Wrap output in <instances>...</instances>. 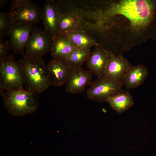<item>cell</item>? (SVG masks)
Here are the masks:
<instances>
[{
    "mask_svg": "<svg viewBox=\"0 0 156 156\" xmlns=\"http://www.w3.org/2000/svg\"><path fill=\"white\" fill-rule=\"evenodd\" d=\"M10 49L9 40H0V62L6 58L8 51Z\"/></svg>",
    "mask_w": 156,
    "mask_h": 156,
    "instance_id": "21",
    "label": "cell"
},
{
    "mask_svg": "<svg viewBox=\"0 0 156 156\" xmlns=\"http://www.w3.org/2000/svg\"><path fill=\"white\" fill-rule=\"evenodd\" d=\"M131 66L129 61L123 56H117L110 53L104 75L118 81L122 82L125 74Z\"/></svg>",
    "mask_w": 156,
    "mask_h": 156,
    "instance_id": "13",
    "label": "cell"
},
{
    "mask_svg": "<svg viewBox=\"0 0 156 156\" xmlns=\"http://www.w3.org/2000/svg\"><path fill=\"white\" fill-rule=\"evenodd\" d=\"M122 82L105 75L98 77L88 89L87 96L89 99L101 103L110 97L124 91Z\"/></svg>",
    "mask_w": 156,
    "mask_h": 156,
    "instance_id": "6",
    "label": "cell"
},
{
    "mask_svg": "<svg viewBox=\"0 0 156 156\" xmlns=\"http://www.w3.org/2000/svg\"><path fill=\"white\" fill-rule=\"evenodd\" d=\"M64 34L78 48L91 49L92 47L99 45L87 33L82 25L74 31Z\"/></svg>",
    "mask_w": 156,
    "mask_h": 156,
    "instance_id": "17",
    "label": "cell"
},
{
    "mask_svg": "<svg viewBox=\"0 0 156 156\" xmlns=\"http://www.w3.org/2000/svg\"><path fill=\"white\" fill-rule=\"evenodd\" d=\"M90 49L76 48L66 59L71 68L81 66L90 54Z\"/></svg>",
    "mask_w": 156,
    "mask_h": 156,
    "instance_id": "19",
    "label": "cell"
},
{
    "mask_svg": "<svg viewBox=\"0 0 156 156\" xmlns=\"http://www.w3.org/2000/svg\"><path fill=\"white\" fill-rule=\"evenodd\" d=\"M82 17L77 11H63L58 24V33H71L82 25Z\"/></svg>",
    "mask_w": 156,
    "mask_h": 156,
    "instance_id": "16",
    "label": "cell"
},
{
    "mask_svg": "<svg viewBox=\"0 0 156 156\" xmlns=\"http://www.w3.org/2000/svg\"><path fill=\"white\" fill-rule=\"evenodd\" d=\"M11 1L12 4L9 13L13 23L34 25L41 20L42 9L31 1Z\"/></svg>",
    "mask_w": 156,
    "mask_h": 156,
    "instance_id": "5",
    "label": "cell"
},
{
    "mask_svg": "<svg viewBox=\"0 0 156 156\" xmlns=\"http://www.w3.org/2000/svg\"><path fill=\"white\" fill-rule=\"evenodd\" d=\"M148 75V70L144 66L132 65L123 78L122 81L123 86L128 90L136 88L143 83Z\"/></svg>",
    "mask_w": 156,
    "mask_h": 156,
    "instance_id": "15",
    "label": "cell"
},
{
    "mask_svg": "<svg viewBox=\"0 0 156 156\" xmlns=\"http://www.w3.org/2000/svg\"><path fill=\"white\" fill-rule=\"evenodd\" d=\"M92 16L100 45L110 53L124 51L148 39L156 40V0L97 1Z\"/></svg>",
    "mask_w": 156,
    "mask_h": 156,
    "instance_id": "1",
    "label": "cell"
},
{
    "mask_svg": "<svg viewBox=\"0 0 156 156\" xmlns=\"http://www.w3.org/2000/svg\"><path fill=\"white\" fill-rule=\"evenodd\" d=\"M23 56L18 62L28 90L35 94L43 92L51 86L47 65L42 57L25 55Z\"/></svg>",
    "mask_w": 156,
    "mask_h": 156,
    "instance_id": "2",
    "label": "cell"
},
{
    "mask_svg": "<svg viewBox=\"0 0 156 156\" xmlns=\"http://www.w3.org/2000/svg\"><path fill=\"white\" fill-rule=\"evenodd\" d=\"M13 25L12 19L10 13L0 12V40H3L6 35L9 36Z\"/></svg>",
    "mask_w": 156,
    "mask_h": 156,
    "instance_id": "20",
    "label": "cell"
},
{
    "mask_svg": "<svg viewBox=\"0 0 156 156\" xmlns=\"http://www.w3.org/2000/svg\"><path fill=\"white\" fill-rule=\"evenodd\" d=\"M118 114L128 110L134 104L132 97L128 91H122L108 98L106 101Z\"/></svg>",
    "mask_w": 156,
    "mask_h": 156,
    "instance_id": "18",
    "label": "cell"
},
{
    "mask_svg": "<svg viewBox=\"0 0 156 156\" xmlns=\"http://www.w3.org/2000/svg\"><path fill=\"white\" fill-rule=\"evenodd\" d=\"M94 47L86 61V65L89 70L99 77L105 73L110 53L100 45Z\"/></svg>",
    "mask_w": 156,
    "mask_h": 156,
    "instance_id": "12",
    "label": "cell"
},
{
    "mask_svg": "<svg viewBox=\"0 0 156 156\" xmlns=\"http://www.w3.org/2000/svg\"><path fill=\"white\" fill-rule=\"evenodd\" d=\"M92 79V73L89 70H85L81 66L71 68L66 83L65 91L73 94L81 93Z\"/></svg>",
    "mask_w": 156,
    "mask_h": 156,
    "instance_id": "8",
    "label": "cell"
},
{
    "mask_svg": "<svg viewBox=\"0 0 156 156\" xmlns=\"http://www.w3.org/2000/svg\"><path fill=\"white\" fill-rule=\"evenodd\" d=\"M20 64L14 60L13 55H8L0 62V94L8 90L24 89L25 83Z\"/></svg>",
    "mask_w": 156,
    "mask_h": 156,
    "instance_id": "4",
    "label": "cell"
},
{
    "mask_svg": "<svg viewBox=\"0 0 156 156\" xmlns=\"http://www.w3.org/2000/svg\"><path fill=\"white\" fill-rule=\"evenodd\" d=\"M36 94L23 89L6 91L1 95L8 112L13 116H20L36 110L38 103Z\"/></svg>",
    "mask_w": 156,
    "mask_h": 156,
    "instance_id": "3",
    "label": "cell"
},
{
    "mask_svg": "<svg viewBox=\"0 0 156 156\" xmlns=\"http://www.w3.org/2000/svg\"><path fill=\"white\" fill-rule=\"evenodd\" d=\"M77 47L64 34L58 33L53 38L50 51L52 58L66 59Z\"/></svg>",
    "mask_w": 156,
    "mask_h": 156,
    "instance_id": "14",
    "label": "cell"
},
{
    "mask_svg": "<svg viewBox=\"0 0 156 156\" xmlns=\"http://www.w3.org/2000/svg\"><path fill=\"white\" fill-rule=\"evenodd\" d=\"M62 12L54 0H46L44 3L41 20L44 29L53 37L58 33L59 21Z\"/></svg>",
    "mask_w": 156,
    "mask_h": 156,
    "instance_id": "9",
    "label": "cell"
},
{
    "mask_svg": "<svg viewBox=\"0 0 156 156\" xmlns=\"http://www.w3.org/2000/svg\"><path fill=\"white\" fill-rule=\"evenodd\" d=\"M47 66L51 85L60 87L66 84L71 68L66 59L52 58Z\"/></svg>",
    "mask_w": 156,
    "mask_h": 156,
    "instance_id": "11",
    "label": "cell"
},
{
    "mask_svg": "<svg viewBox=\"0 0 156 156\" xmlns=\"http://www.w3.org/2000/svg\"><path fill=\"white\" fill-rule=\"evenodd\" d=\"M53 36L44 29L34 28L25 47L24 55L42 57L50 51Z\"/></svg>",
    "mask_w": 156,
    "mask_h": 156,
    "instance_id": "7",
    "label": "cell"
},
{
    "mask_svg": "<svg viewBox=\"0 0 156 156\" xmlns=\"http://www.w3.org/2000/svg\"><path fill=\"white\" fill-rule=\"evenodd\" d=\"M8 1L7 0H0V8H1L3 6H5Z\"/></svg>",
    "mask_w": 156,
    "mask_h": 156,
    "instance_id": "22",
    "label": "cell"
},
{
    "mask_svg": "<svg viewBox=\"0 0 156 156\" xmlns=\"http://www.w3.org/2000/svg\"><path fill=\"white\" fill-rule=\"evenodd\" d=\"M34 28L31 25L13 23L9 41L10 49L15 53L24 55V49Z\"/></svg>",
    "mask_w": 156,
    "mask_h": 156,
    "instance_id": "10",
    "label": "cell"
}]
</instances>
